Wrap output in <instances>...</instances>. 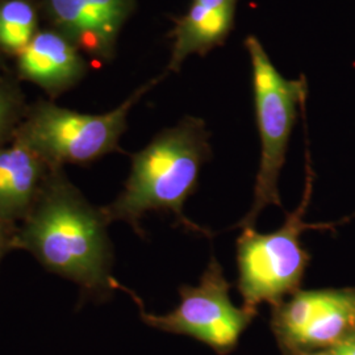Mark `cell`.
I'll use <instances>...</instances> for the list:
<instances>
[{
  "mask_svg": "<svg viewBox=\"0 0 355 355\" xmlns=\"http://www.w3.org/2000/svg\"><path fill=\"white\" fill-rule=\"evenodd\" d=\"M271 327L287 354L333 346L355 329V291L297 290L272 306Z\"/></svg>",
  "mask_w": 355,
  "mask_h": 355,
  "instance_id": "7",
  "label": "cell"
},
{
  "mask_svg": "<svg viewBox=\"0 0 355 355\" xmlns=\"http://www.w3.org/2000/svg\"><path fill=\"white\" fill-rule=\"evenodd\" d=\"M26 79L49 91L70 86L83 74V61L76 46L55 32H40L19 57Z\"/></svg>",
  "mask_w": 355,
  "mask_h": 355,
  "instance_id": "11",
  "label": "cell"
},
{
  "mask_svg": "<svg viewBox=\"0 0 355 355\" xmlns=\"http://www.w3.org/2000/svg\"><path fill=\"white\" fill-rule=\"evenodd\" d=\"M66 35L86 51L108 55L132 10V0H46Z\"/></svg>",
  "mask_w": 355,
  "mask_h": 355,
  "instance_id": "9",
  "label": "cell"
},
{
  "mask_svg": "<svg viewBox=\"0 0 355 355\" xmlns=\"http://www.w3.org/2000/svg\"><path fill=\"white\" fill-rule=\"evenodd\" d=\"M309 182L302 204L287 215L282 228L262 234L242 228L237 239L239 291L243 306L257 311L262 303L275 306L299 290L309 262L300 234L312 228L303 221L309 199Z\"/></svg>",
  "mask_w": 355,
  "mask_h": 355,
  "instance_id": "5",
  "label": "cell"
},
{
  "mask_svg": "<svg viewBox=\"0 0 355 355\" xmlns=\"http://www.w3.org/2000/svg\"><path fill=\"white\" fill-rule=\"evenodd\" d=\"M37 16L26 0H8L0 4V46L21 53L37 35Z\"/></svg>",
  "mask_w": 355,
  "mask_h": 355,
  "instance_id": "12",
  "label": "cell"
},
{
  "mask_svg": "<svg viewBox=\"0 0 355 355\" xmlns=\"http://www.w3.org/2000/svg\"><path fill=\"white\" fill-rule=\"evenodd\" d=\"M15 232H16V229L4 224L0 220V243L8 246L11 250H12V239Z\"/></svg>",
  "mask_w": 355,
  "mask_h": 355,
  "instance_id": "15",
  "label": "cell"
},
{
  "mask_svg": "<svg viewBox=\"0 0 355 355\" xmlns=\"http://www.w3.org/2000/svg\"><path fill=\"white\" fill-rule=\"evenodd\" d=\"M19 114V103L12 95L0 89V144L8 136Z\"/></svg>",
  "mask_w": 355,
  "mask_h": 355,
  "instance_id": "13",
  "label": "cell"
},
{
  "mask_svg": "<svg viewBox=\"0 0 355 355\" xmlns=\"http://www.w3.org/2000/svg\"><path fill=\"white\" fill-rule=\"evenodd\" d=\"M11 249L8 248V246H6V245H1L0 243V263H1V259H3V257L6 255V254L8 253Z\"/></svg>",
  "mask_w": 355,
  "mask_h": 355,
  "instance_id": "16",
  "label": "cell"
},
{
  "mask_svg": "<svg viewBox=\"0 0 355 355\" xmlns=\"http://www.w3.org/2000/svg\"><path fill=\"white\" fill-rule=\"evenodd\" d=\"M54 167L24 141L0 146V220L17 229L31 214Z\"/></svg>",
  "mask_w": 355,
  "mask_h": 355,
  "instance_id": "8",
  "label": "cell"
},
{
  "mask_svg": "<svg viewBox=\"0 0 355 355\" xmlns=\"http://www.w3.org/2000/svg\"><path fill=\"white\" fill-rule=\"evenodd\" d=\"M302 355H331L330 353H304Z\"/></svg>",
  "mask_w": 355,
  "mask_h": 355,
  "instance_id": "17",
  "label": "cell"
},
{
  "mask_svg": "<svg viewBox=\"0 0 355 355\" xmlns=\"http://www.w3.org/2000/svg\"><path fill=\"white\" fill-rule=\"evenodd\" d=\"M157 82L158 79L144 85L125 102L105 114H80L51 103H40L19 127L16 137L24 141L51 167L94 162L119 150V141L127 129L132 107Z\"/></svg>",
  "mask_w": 355,
  "mask_h": 355,
  "instance_id": "4",
  "label": "cell"
},
{
  "mask_svg": "<svg viewBox=\"0 0 355 355\" xmlns=\"http://www.w3.org/2000/svg\"><path fill=\"white\" fill-rule=\"evenodd\" d=\"M208 139L203 120L189 116L133 154L124 190L102 208L107 221H123L144 236V216L148 212H171L182 228L208 236L205 229L183 214L184 203L198 189L204 162L211 157Z\"/></svg>",
  "mask_w": 355,
  "mask_h": 355,
  "instance_id": "2",
  "label": "cell"
},
{
  "mask_svg": "<svg viewBox=\"0 0 355 355\" xmlns=\"http://www.w3.org/2000/svg\"><path fill=\"white\" fill-rule=\"evenodd\" d=\"M102 208L89 203L54 167L26 220L17 227L13 249L32 254L49 272L74 282L82 299L104 302L116 290L114 253Z\"/></svg>",
  "mask_w": 355,
  "mask_h": 355,
  "instance_id": "1",
  "label": "cell"
},
{
  "mask_svg": "<svg viewBox=\"0 0 355 355\" xmlns=\"http://www.w3.org/2000/svg\"><path fill=\"white\" fill-rule=\"evenodd\" d=\"M331 355H355V334L334 343L330 350Z\"/></svg>",
  "mask_w": 355,
  "mask_h": 355,
  "instance_id": "14",
  "label": "cell"
},
{
  "mask_svg": "<svg viewBox=\"0 0 355 355\" xmlns=\"http://www.w3.org/2000/svg\"><path fill=\"white\" fill-rule=\"evenodd\" d=\"M253 69L254 103L261 139V162L255 178L253 205L234 228L254 227L268 205L282 208L278 182L288 149L297 108L305 95L304 83L282 76L255 36L245 41Z\"/></svg>",
  "mask_w": 355,
  "mask_h": 355,
  "instance_id": "3",
  "label": "cell"
},
{
  "mask_svg": "<svg viewBox=\"0 0 355 355\" xmlns=\"http://www.w3.org/2000/svg\"><path fill=\"white\" fill-rule=\"evenodd\" d=\"M116 290L130 295L139 306L141 320L146 325L167 333L190 336L208 345L218 354L230 353L257 316V311L245 306L237 308L232 303L230 283L214 255L199 284L195 287L182 286L179 288L180 303L166 315L146 312L140 297L119 282Z\"/></svg>",
  "mask_w": 355,
  "mask_h": 355,
  "instance_id": "6",
  "label": "cell"
},
{
  "mask_svg": "<svg viewBox=\"0 0 355 355\" xmlns=\"http://www.w3.org/2000/svg\"><path fill=\"white\" fill-rule=\"evenodd\" d=\"M237 0H192L171 33L168 70L178 71L192 54H205L221 45L234 24Z\"/></svg>",
  "mask_w": 355,
  "mask_h": 355,
  "instance_id": "10",
  "label": "cell"
}]
</instances>
